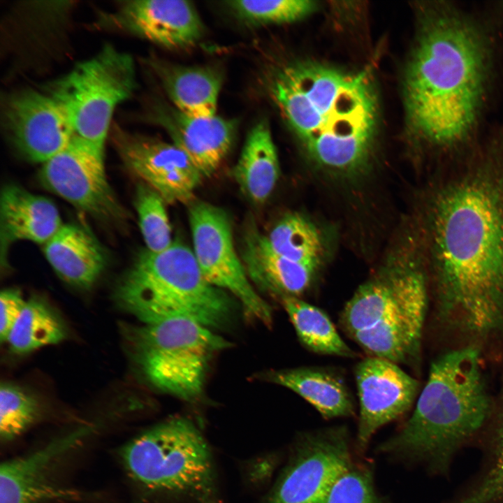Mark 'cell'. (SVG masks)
<instances>
[{
	"label": "cell",
	"instance_id": "cb8c5ba5",
	"mask_svg": "<svg viewBox=\"0 0 503 503\" xmlns=\"http://www.w3.org/2000/svg\"><path fill=\"white\" fill-rule=\"evenodd\" d=\"M233 173L240 190L253 203L262 204L270 196L278 180L279 165L265 121L258 122L248 133Z\"/></svg>",
	"mask_w": 503,
	"mask_h": 503
},
{
	"label": "cell",
	"instance_id": "9c48e42d",
	"mask_svg": "<svg viewBox=\"0 0 503 503\" xmlns=\"http://www.w3.org/2000/svg\"><path fill=\"white\" fill-rule=\"evenodd\" d=\"M136 86L131 56L105 45L45 90L65 105L75 135L103 148L115 108L133 94Z\"/></svg>",
	"mask_w": 503,
	"mask_h": 503
},
{
	"label": "cell",
	"instance_id": "ac0fdd59",
	"mask_svg": "<svg viewBox=\"0 0 503 503\" xmlns=\"http://www.w3.org/2000/svg\"><path fill=\"white\" fill-rule=\"evenodd\" d=\"M173 143L191 159L203 177H210L227 156L237 129L235 121L217 115L193 117L173 105H159L152 114Z\"/></svg>",
	"mask_w": 503,
	"mask_h": 503
},
{
	"label": "cell",
	"instance_id": "4316f807",
	"mask_svg": "<svg viewBox=\"0 0 503 503\" xmlns=\"http://www.w3.org/2000/svg\"><path fill=\"white\" fill-rule=\"evenodd\" d=\"M66 335V327L59 316L44 302L31 299L26 302L6 342L12 351L25 353L57 344Z\"/></svg>",
	"mask_w": 503,
	"mask_h": 503
},
{
	"label": "cell",
	"instance_id": "ba28073f",
	"mask_svg": "<svg viewBox=\"0 0 503 503\" xmlns=\"http://www.w3.org/2000/svg\"><path fill=\"white\" fill-rule=\"evenodd\" d=\"M129 335L136 360L147 381L187 402L201 396L212 358L230 347L210 328L188 319L145 324Z\"/></svg>",
	"mask_w": 503,
	"mask_h": 503
},
{
	"label": "cell",
	"instance_id": "8992f818",
	"mask_svg": "<svg viewBox=\"0 0 503 503\" xmlns=\"http://www.w3.org/2000/svg\"><path fill=\"white\" fill-rule=\"evenodd\" d=\"M115 296L145 324L180 319L212 329L227 324L233 315L227 292L205 279L193 250L178 240L160 252H140Z\"/></svg>",
	"mask_w": 503,
	"mask_h": 503
},
{
	"label": "cell",
	"instance_id": "f1b7e54d",
	"mask_svg": "<svg viewBox=\"0 0 503 503\" xmlns=\"http://www.w3.org/2000/svg\"><path fill=\"white\" fill-rule=\"evenodd\" d=\"M226 3L240 19L256 25L293 22L309 15L316 6L309 0H238Z\"/></svg>",
	"mask_w": 503,
	"mask_h": 503
},
{
	"label": "cell",
	"instance_id": "4dcf8cb0",
	"mask_svg": "<svg viewBox=\"0 0 503 503\" xmlns=\"http://www.w3.org/2000/svg\"><path fill=\"white\" fill-rule=\"evenodd\" d=\"M324 503H391L376 489L373 470L354 461L337 479Z\"/></svg>",
	"mask_w": 503,
	"mask_h": 503
},
{
	"label": "cell",
	"instance_id": "7402d4cb",
	"mask_svg": "<svg viewBox=\"0 0 503 503\" xmlns=\"http://www.w3.org/2000/svg\"><path fill=\"white\" fill-rule=\"evenodd\" d=\"M44 252L64 281L82 289L93 285L106 263L105 252L95 237L75 224L62 225L45 244Z\"/></svg>",
	"mask_w": 503,
	"mask_h": 503
},
{
	"label": "cell",
	"instance_id": "277c9868",
	"mask_svg": "<svg viewBox=\"0 0 503 503\" xmlns=\"http://www.w3.org/2000/svg\"><path fill=\"white\" fill-rule=\"evenodd\" d=\"M490 408L479 350L447 351L431 363L411 416L377 450L395 459L440 458L483 425Z\"/></svg>",
	"mask_w": 503,
	"mask_h": 503
},
{
	"label": "cell",
	"instance_id": "484cf974",
	"mask_svg": "<svg viewBox=\"0 0 503 503\" xmlns=\"http://www.w3.org/2000/svg\"><path fill=\"white\" fill-rule=\"evenodd\" d=\"M266 237L271 247L284 258L319 270L324 252L323 238L317 228L303 216L286 215Z\"/></svg>",
	"mask_w": 503,
	"mask_h": 503
},
{
	"label": "cell",
	"instance_id": "ffe728a7",
	"mask_svg": "<svg viewBox=\"0 0 503 503\" xmlns=\"http://www.w3.org/2000/svg\"><path fill=\"white\" fill-rule=\"evenodd\" d=\"M61 218L49 199L14 184L5 186L0 200L1 257L18 240L45 244L61 228Z\"/></svg>",
	"mask_w": 503,
	"mask_h": 503
},
{
	"label": "cell",
	"instance_id": "e0dca14e",
	"mask_svg": "<svg viewBox=\"0 0 503 503\" xmlns=\"http://www.w3.org/2000/svg\"><path fill=\"white\" fill-rule=\"evenodd\" d=\"M110 17L119 28L168 48L194 45L204 33L195 6L184 0L128 1Z\"/></svg>",
	"mask_w": 503,
	"mask_h": 503
},
{
	"label": "cell",
	"instance_id": "5b68a950",
	"mask_svg": "<svg viewBox=\"0 0 503 503\" xmlns=\"http://www.w3.org/2000/svg\"><path fill=\"white\" fill-rule=\"evenodd\" d=\"M428 309L427 281L412 261L388 263L360 284L339 325L367 356L417 363Z\"/></svg>",
	"mask_w": 503,
	"mask_h": 503
},
{
	"label": "cell",
	"instance_id": "8fae6325",
	"mask_svg": "<svg viewBox=\"0 0 503 503\" xmlns=\"http://www.w3.org/2000/svg\"><path fill=\"white\" fill-rule=\"evenodd\" d=\"M354 461L345 425L305 432L295 444L267 503H324L337 479Z\"/></svg>",
	"mask_w": 503,
	"mask_h": 503
},
{
	"label": "cell",
	"instance_id": "d6a6232c",
	"mask_svg": "<svg viewBox=\"0 0 503 503\" xmlns=\"http://www.w3.org/2000/svg\"><path fill=\"white\" fill-rule=\"evenodd\" d=\"M500 453H502V454H503V435H502V445H501V447H500Z\"/></svg>",
	"mask_w": 503,
	"mask_h": 503
},
{
	"label": "cell",
	"instance_id": "d4e9b609",
	"mask_svg": "<svg viewBox=\"0 0 503 503\" xmlns=\"http://www.w3.org/2000/svg\"><path fill=\"white\" fill-rule=\"evenodd\" d=\"M282 305L301 344L309 351L346 358L358 354L342 338L328 315L302 298L284 297Z\"/></svg>",
	"mask_w": 503,
	"mask_h": 503
},
{
	"label": "cell",
	"instance_id": "3957f363",
	"mask_svg": "<svg viewBox=\"0 0 503 503\" xmlns=\"http://www.w3.org/2000/svg\"><path fill=\"white\" fill-rule=\"evenodd\" d=\"M268 94L308 155L319 166L349 173L368 160L378 122L369 73L296 61L269 75Z\"/></svg>",
	"mask_w": 503,
	"mask_h": 503
},
{
	"label": "cell",
	"instance_id": "603a6c76",
	"mask_svg": "<svg viewBox=\"0 0 503 503\" xmlns=\"http://www.w3.org/2000/svg\"><path fill=\"white\" fill-rule=\"evenodd\" d=\"M150 65L173 106L184 114L207 117L216 115L222 75L209 66H184L160 59Z\"/></svg>",
	"mask_w": 503,
	"mask_h": 503
},
{
	"label": "cell",
	"instance_id": "83f0119b",
	"mask_svg": "<svg viewBox=\"0 0 503 503\" xmlns=\"http://www.w3.org/2000/svg\"><path fill=\"white\" fill-rule=\"evenodd\" d=\"M135 207L147 249L160 252L168 249L173 241L163 198L142 182L136 189Z\"/></svg>",
	"mask_w": 503,
	"mask_h": 503
},
{
	"label": "cell",
	"instance_id": "4fadbf2b",
	"mask_svg": "<svg viewBox=\"0 0 503 503\" xmlns=\"http://www.w3.org/2000/svg\"><path fill=\"white\" fill-rule=\"evenodd\" d=\"M2 113L9 138L34 162L48 161L75 134L65 105L46 90L24 89L8 96Z\"/></svg>",
	"mask_w": 503,
	"mask_h": 503
},
{
	"label": "cell",
	"instance_id": "f546056e",
	"mask_svg": "<svg viewBox=\"0 0 503 503\" xmlns=\"http://www.w3.org/2000/svg\"><path fill=\"white\" fill-rule=\"evenodd\" d=\"M37 400L20 387L4 383L0 388V436L8 442L20 435L37 419Z\"/></svg>",
	"mask_w": 503,
	"mask_h": 503
},
{
	"label": "cell",
	"instance_id": "6da1fadb",
	"mask_svg": "<svg viewBox=\"0 0 503 503\" xmlns=\"http://www.w3.org/2000/svg\"><path fill=\"white\" fill-rule=\"evenodd\" d=\"M486 175L440 191L430 214L437 309L449 326L486 336L503 326V197Z\"/></svg>",
	"mask_w": 503,
	"mask_h": 503
},
{
	"label": "cell",
	"instance_id": "52a82bcc",
	"mask_svg": "<svg viewBox=\"0 0 503 503\" xmlns=\"http://www.w3.org/2000/svg\"><path fill=\"white\" fill-rule=\"evenodd\" d=\"M122 458L131 477L150 490L214 503L211 451L189 419L175 417L152 427L123 448Z\"/></svg>",
	"mask_w": 503,
	"mask_h": 503
},
{
	"label": "cell",
	"instance_id": "44dd1931",
	"mask_svg": "<svg viewBox=\"0 0 503 503\" xmlns=\"http://www.w3.org/2000/svg\"><path fill=\"white\" fill-rule=\"evenodd\" d=\"M268 380L294 392L324 418L354 416V398L343 374L323 366H301L272 371Z\"/></svg>",
	"mask_w": 503,
	"mask_h": 503
},
{
	"label": "cell",
	"instance_id": "2e32d148",
	"mask_svg": "<svg viewBox=\"0 0 503 503\" xmlns=\"http://www.w3.org/2000/svg\"><path fill=\"white\" fill-rule=\"evenodd\" d=\"M83 427L49 442L38 450L7 460L0 468V503H47L80 497L74 490L55 485L54 464L92 431Z\"/></svg>",
	"mask_w": 503,
	"mask_h": 503
},
{
	"label": "cell",
	"instance_id": "7a4b0ae2",
	"mask_svg": "<svg viewBox=\"0 0 503 503\" xmlns=\"http://www.w3.org/2000/svg\"><path fill=\"white\" fill-rule=\"evenodd\" d=\"M486 68V46L475 27L446 6H434L424 16L405 75L412 131L439 147L465 140L477 118Z\"/></svg>",
	"mask_w": 503,
	"mask_h": 503
},
{
	"label": "cell",
	"instance_id": "d6986e66",
	"mask_svg": "<svg viewBox=\"0 0 503 503\" xmlns=\"http://www.w3.org/2000/svg\"><path fill=\"white\" fill-rule=\"evenodd\" d=\"M241 260L250 281L280 298H301L313 286L319 272L277 254L252 221L247 223L244 232Z\"/></svg>",
	"mask_w": 503,
	"mask_h": 503
},
{
	"label": "cell",
	"instance_id": "30bf717a",
	"mask_svg": "<svg viewBox=\"0 0 503 503\" xmlns=\"http://www.w3.org/2000/svg\"><path fill=\"white\" fill-rule=\"evenodd\" d=\"M189 218L192 250L205 279L235 296L247 316L271 325L272 309L252 285L235 251L226 212L212 204L198 201L191 205Z\"/></svg>",
	"mask_w": 503,
	"mask_h": 503
},
{
	"label": "cell",
	"instance_id": "5bb4252c",
	"mask_svg": "<svg viewBox=\"0 0 503 503\" xmlns=\"http://www.w3.org/2000/svg\"><path fill=\"white\" fill-rule=\"evenodd\" d=\"M114 145L126 168L166 203H190L202 175L173 143L128 132L114 124Z\"/></svg>",
	"mask_w": 503,
	"mask_h": 503
},
{
	"label": "cell",
	"instance_id": "1f68e13d",
	"mask_svg": "<svg viewBox=\"0 0 503 503\" xmlns=\"http://www.w3.org/2000/svg\"><path fill=\"white\" fill-rule=\"evenodd\" d=\"M26 302L20 291L14 289L3 290L0 294V338L7 340L15 323L21 314Z\"/></svg>",
	"mask_w": 503,
	"mask_h": 503
},
{
	"label": "cell",
	"instance_id": "9a60e30c",
	"mask_svg": "<svg viewBox=\"0 0 503 503\" xmlns=\"http://www.w3.org/2000/svg\"><path fill=\"white\" fill-rule=\"evenodd\" d=\"M354 377L359 401L356 448L363 453L380 428L411 409L420 384L399 365L372 356L356 364Z\"/></svg>",
	"mask_w": 503,
	"mask_h": 503
},
{
	"label": "cell",
	"instance_id": "7c38bea8",
	"mask_svg": "<svg viewBox=\"0 0 503 503\" xmlns=\"http://www.w3.org/2000/svg\"><path fill=\"white\" fill-rule=\"evenodd\" d=\"M40 178L49 190L95 218L112 222L125 218L106 177L103 148L75 134L43 163Z\"/></svg>",
	"mask_w": 503,
	"mask_h": 503
}]
</instances>
